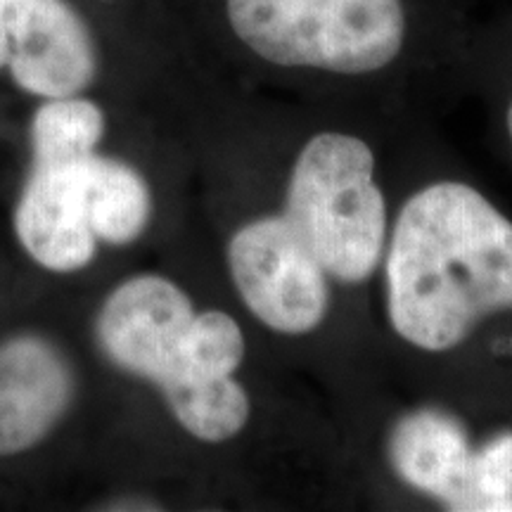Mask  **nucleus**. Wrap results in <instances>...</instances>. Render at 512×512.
<instances>
[{
	"label": "nucleus",
	"mask_w": 512,
	"mask_h": 512,
	"mask_svg": "<svg viewBox=\"0 0 512 512\" xmlns=\"http://www.w3.org/2000/svg\"><path fill=\"white\" fill-rule=\"evenodd\" d=\"M107 434L79 292L24 264L0 228V508L50 510Z\"/></svg>",
	"instance_id": "nucleus-3"
},
{
	"label": "nucleus",
	"mask_w": 512,
	"mask_h": 512,
	"mask_svg": "<svg viewBox=\"0 0 512 512\" xmlns=\"http://www.w3.org/2000/svg\"><path fill=\"white\" fill-rule=\"evenodd\" d=\"M159 0H0V112L102 95L185 114Z\"/></svg>",
	"instance_id": "nucleus-5"
},
{
	"label": "nucleus",
	"mask_w": 512,
	"mask_h": 512,
	"mask_svg": "<svg viewBox=\"0 0 512 512\" xmlns=\"http://www.w3.org/2000/svg\"><path fill=\"white\" fill-rule=\"evenodd\" d=\"M185 238L157 264L79 292V320L110 403L107 456L188 479L245 437L254 401L245 325L204 297L183 264Z\"/></svg>",
	"instance_id": "nucleus-2"
},
{
	"label": "nucleus",
	"mask_w": 512,
	"mask_h": 512,
	"mask_svg": "<svg viewBox=\"0 0 512 512\" xmlns=\"http://www.w3.org/2000/svg\"><path fill=\"white\" fill-rule=\"evenodd\" d=\"M278 211L335 287L380 278L392 209L368 138L325 128L302 140L287 166Z\"/></svg>",
	"instance_id": "nucleus-6"
},
{
	"label": "nucleus",
	"mask_w": 512,
	"mask_h": 512,
	"mask_svg": "<svg viewBox=\"0 0 512 512\" xmlns=\"http://www.w3.org/2000/svg\"><path fill=\"white\" fill-rule=\"evenodd\" d=\"M190 119L102 95L0 112V228L50 283L93 290L185 238Z\"/></svg>",
	"instance_id": "nucleus-1"
},
{
	"label": "nucleus",
	"mask_w": 512,
	"mask_h": 512,
	"mask_svg": "<svg viewBox=\"0 0 512 512\" xmlns=\"http://www.w3.org/2000/svg\"><path fill=\"white\" fill-rule=\"evenodd\" d=\"M221 266L240 309L271 335H316L335 309V283L278 209L235 221Z\"/></svg>",
	"instance_id": "nucleus-8"
},
{
	"label": "nucleus",
	"mask_w": 512,
	"mask_h": 512,
	"mask_svg": "<svg viewBox=\"0 0 512 512\" xmlns=\"http://www.w3.org/2000/svg\"><path fill=\"white\" fill-rule=\"evenodd\" d=\"M475 441L456 413L441 406L403 411L384 439V460L396 482L422 501L470 512Z\"/></svg>",
	"instance_id": "nucleus-9"
},
{
	"label": "nucleus",
	"mask_w": 512,
	"mask_h": 512,
	"mask_svg": "<svg viewBox=\"0 0 512 512\" xmlns=\"http://www.w3.org/2000/svg\"><path fill=\"white\" fill-rule=\"evenodd\" d=\"M242 48L283 69L370 76L406 48L403 0H221Z\"/></svg>",
	"instance_id": "nucleus-7"
},
{
	"label": "nucleus",
	"mask_w": 512,
	"mask_h": 512,
	"mask_svg": "<svg viewBox=\"0 0 512 512\" xmlns=\"http://www.w3.org/2000/svg\"><path fill=\"white\" fill-rule=\"evenodd\" d=\"M505 126H508V136H510V145H512V102L508 107V114H505Z\"/></svg>",
	"instance_id": "nucleus-11"
},
{
	"label": "nucleus",
	"mask_w": 512,
	"mask_h": 512,
	"mask_svg": "<svg viewBox=\"0 0 512 512\" xmlns=\"http://www.w3.org/2000/svg\"><path fill=\"white\" fill-rule=\"evenodd\" d=\"M470 512H512V430L475 444Z\"/></svg>",
	"instance_id": "nucleus-10"
},
{
	"label": "nucleus",
	"mask_w": 512,
	"mask_h": 512,
	"mask_svg": "<svg viewBox=\"0 0 512 512\" xmlns=\"http://www.w3.org/2000/svg\"><path fill=\"white\" fill-rule=\"evenodd\" d=\"M389 330L441 358L512 311V221L475 185L434 178L392 211L380 268Z\"/></svg>",
	"instance_id": "nucleus-4"
}]
</instances>
